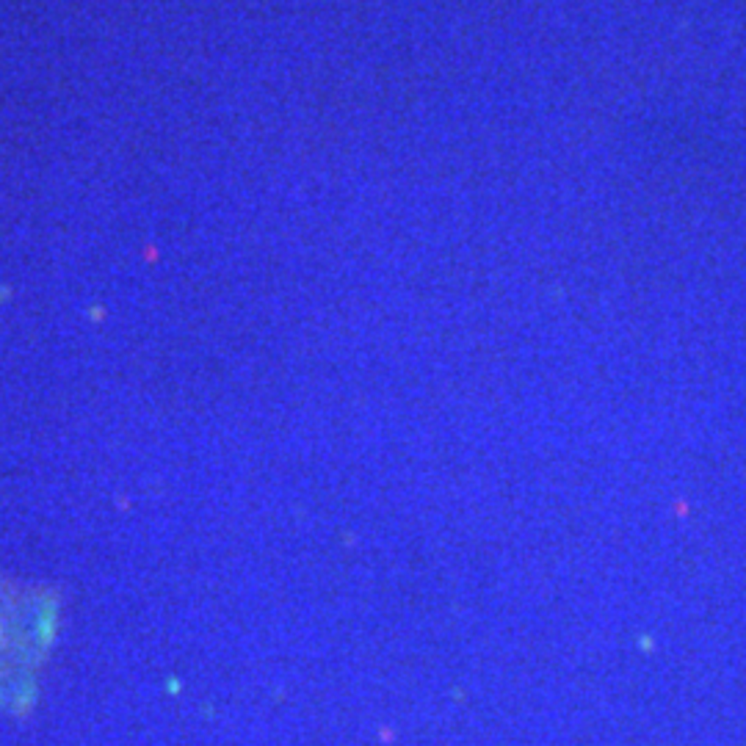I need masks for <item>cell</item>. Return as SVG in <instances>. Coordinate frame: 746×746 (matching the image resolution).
<instances>
[{
  "instance_id": "obj_1",
  "label": "cell",
  "mask_w": 746,
  "mask_h": 746,
  "mask_svg": "<svg viewBox=\"0 0 746 746\" xmlns=\"http://www.w3.org/2000/svg\"><path fill=\"white\" fill-rule=\"evenodd\" d=\"M53 633H55V608L50 606V608L44 611L42 619H39V636H42L44 644H47V641L53 639Z\"/></svg>"
},
{
  "instance_id": "obj_2",
  "label": "cell",
  "mask_w": 746,
  "mask_h": 746,
  "mask_svg": "<svg viewBox=\"0 0 746 746\" xmlns=\"http://www.w3.org/2000/svg\"><path fill=\"white\" fill-rule=\"evenodd\" d=\"M0 636H3V627H0Z\"/></svg>"
}]
</instances>
